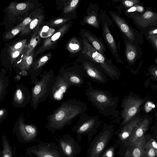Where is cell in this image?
Listing matches in <instances>:
<instances>
[{"label": "cell", "instance_id": "6da1fadb", "mask_svg": "<svg viewBox=\"0 0 157 157\" xmlns=\"http://www.w3.org/2000/svg\"><path fill=\"white\" fill-rule=\"evenodd\" d=\"M86 110L85 103L76 99H69L63 103L46 118V128L52 133L62 129L66 125Z\"/></svg>", "mask_w": 157, "mask_h": 157}, {"label": "cell", "instance_id": "7a4b0ae2", "mask_svg": "<svg viewBox=\"0 0 157 157\" xmlns=\"http://www.w3.org/2000/svg\"><path fill=\"white\" fill-rule=\"evenodd\" d=\"M55 76L52 71L44 72L33 84L31 89V105L34 110L40 103L46 100L49 96L50 86Z\"/></svg>", "mask_w": 157, "mask_h": 157}, {"label": "cell", "instance_id": "3957f363", "mask_svg": "<svg viewBox=\"0 0 157 157\" xmlns=\"http://www.w3.org/2000/svg\"><path fill=\"white\" fill-rule=\"evenodd\" d=\"M83 43V47L82 52L110 76L115 75L116 72L111 60L108 59L105 55H102L96 50L87 40L84 39Z\"/></svg>", "mask_w": 157, "mask_h": 157}, {"label": "cell", "instance_id": "277c9868", "mask_svg": "<svg viewBox=\"0 0 157 157\" xmlns=\"http://www.w3.org/2000/svg\"><path fill=\"white\" fill-rule=\"evenodd\" d=\"M26 154L29 157H63L60 147L55 143L40 142L28 148Z\"/></svg>", "mask_w": 157, "mask_h": 157}, {"label": "cell", "instance_id": "5b68a950", "mask_svg": "<svg viewBox=\"0 0 157 157\" xmlns=\"http://www.w3.org/2000/svg\"><path fill=\"white\" fill-rule=\"evenodd\" d=\"M13 132L19 141L23 143L35 141L38 133L35 125L25 123L23 115L20 116L16 122Z\"/></svg>", "mask_w": 157, "mask_h": 157}, {"label": "cell", "instance_id": "8992f818", "mask_svg": "<svg viewBox=\"0 0 157 157\" xmlns=\"http://www.w3.org/2000/svg\"><path fill=\"white\" fill-rule=\"evenodd\" d=\"M110 15L113 21L120 29L123 37L132 43L137 44L140 43L141 35L140 33L134 29L128 24L127 21L117 13L109 11Z\"/></svg>", "mask_w": 157, "mask_h": 157}, {"label": "cell", "instance_id": "52a82bcc", "mask_svg": "<svg viewBox=\"0 0 157 157\" xmlns=\"http://www.w3.org/2000/svg\"><path fill=\"white\" fill-rule=\"evenodd\" d=\"M112 133L110 130H104L94 138L87 151L88 157H99L110 140Z\"/></svg>", "mask_w": 157, "mask_h": 157}, {"label": "cell", "instance_id": "ba28073f", "mask_svg": "<svg viewBox=\"0 0 157 157\" xmlns=\"http://www.w3.org/2000/svg\"><path fill=\"white\" fill-rule=\"evenodd\" d=\"M95 124L94 119L87 118L84 113L80 115L79 120L72 128V130L76 134L78 142L81 141L83 136L87 134L88 140L90 141L93 134Z\"/></svg>", "mask_w": 157, "mask_h": 157}, {"label": "cell", "instance_id": "9c48e42d", "mask_svg": "<svg viewBox=\"0 0 157 157\" xmlns=\"http://www.w3.org/2000/svg\"><path fill=\"white\" fill-rule=\"evenodd\" d=\"M57 140L65 156L67 157H76L81 151L78 142L69 134H64L59 137Z\"/></svg>", "mask_w": 157, "mask_h": 157}, {"label": "cell", "instance_id": "30bf717a", "mask_svg": "<svg viewBox=\"0 0 157 157\" xmlns=\"http://www.w3.org/2000/svg\"><path fill=\"white\" fill-rule=\"evenodd\" d=\"M70 86L68 81L58 75L55 76L50 89L49 97L52 100L60 101Z\"/></svg>", "mask_w": 157, "mask_h": 157}, {"label": "cell", "instance_id": "8fae6325", "mask_svg": "<svg viewBox=\"0 0 157 157\" xmlns=\"http://www.w3.org/2000/svg\"><path fill=\"white\" fill-rule=\"evenodd\" d=\"M135 23L140 27L147 28L157 24V13L151 10H147L143 13H134L129 15Z\"/></svg>", "mask_w": 157, "mask_h": 157}, {"label": "cell", "instance_id": "7c38bea8", "mask_svg": "<svg viewBox=\"0 0 157 157\" xmlns=\"http://www.w3.org/2000/svg\"><path fill=\"white\" fill-rule=\"evenodd\" d=\"M31 99V94L28 88L22 84L17 85L13 94L12 104L14 107H26Z\"/></svg>", "mask_w": 157, "mask_h": 157}, {"label": "cell", "instance_id": "4fadbf2b", "mask_svg": "<svg viewBox=\"0 0 157 157\" xmlns=\"http://www.w3.org/2000/svg\"><path fill=\"white\" fill-rule=\"evenodd\" d=\"M101 21L102 35L106 44L116 61L119 63H123L119 51L120 48L117 45L110 32L108 23L103 17L101 18Z\"/></svg>", "mask_w": 157, "mask_h": 157}, {"label": "cell", "instance_id": "5bb4252c", "mask_svg": "<svg viewBox=\"0 0 157 157\" xmlns=\"http://www.w3.org/2000/svg\"><path fill=\"white\" fill-rule=\"evenodd\" d=\"M143 103V100L133 98H129L125 101L122 113L123 124L128 122L137 113Z\"/></svg>", "mask_w": 157, "mask_h": 157}, {"label": "cell", "instance_id": "9a60e30c", "mask_svg": "<svg viewBox=\"0 0 157 157\" xmlns=\"http://www.w3.org/2000/svg\"><path fill=\"white\" fill-rule=\"evenodd\" d=\"M125 45V56L127 61L130 63H134L140 57V48L138 45L130 42L124 38Z\"/></svg>", "mask_w": 157, "mask_h": 157}, {"label": "cell", "instance_id": "2e32d148", "mask_svg": "<svg viewBox=\"0 0 157 157\" xmlns=\"http://www.w3.org/2000/svg\"><path fill=\"white\" fill-rule=\"evenodd\" d=\"M59 75L67 80L70 86L80 87L84 82V76L82 73L75 71H67L60 73Z\"/></svg>", "mask_w": 157, "mask_h": 157}, {"label": "cell", "instance_id": "e0dca14e", "mask_svg": "<svg viewBox=\"0 0 157 157\" xmlns=\"http://www.w3.org/2000/svg\"><path fill=\"white\" fill-rule=\"evenodd\" d=\"M149 124V121L147 118L144 119L139 123L128 139V141L130 146L136 140L144 135L147 130Z\"/></svg>", "mask_w": 157, "mask_h": 157}, {"label": "cell", "instance_id": "ac0fdd59", "mask_svg": "<svg viewBox=\"0 0 157 157\" xmlns=\"http://www.w3.org/2000/svg\"><path fill=\"white\" fill-rule=\"evenodd\" d=\"M146 142V137L144 135L131 146L132 148L130 152H128V155L130 157H145L144 151Z\"/></svg>", "mask_w": 157, "mask_h": 157}, {"label": "cell", "instance_id": "d6986e66", "mask_svg": "<svg viewBox=\"0 0 157 157\" xmlns=\"http://www.w3.org/2000/svg\"><path fill=\"white\" fill-rule=\"evenodd\" d=\"M87 39L91 43L92 46L101 54L105 55L104 52L106 49L104 44L101 38H99L88 32L84 33Z\"/></svg>", "mask_w": 157, "mask_h": 157}, {"label": "cell", "instance_id": "ffe728a7", "mask_svg": "<svg viewBox=\"0 0 157 157\" xmlns=\"http://www.w3.org/2000/svg\"><path fill=\"white\" fill-rule=\"evenodd\" d=\"M33 62L32 56L25 54L20 60L16 63L15 65L21 70L20 74L23 76H26L28 74V71L29 70Z\"/></svg>", "mask_w": 157, "mask_h": 157}, {"label": "cell", "instance_id": "44dd1931", "mask_svg": "<svg viewBox=\"0 0 157 157\" xmlns=\"http://www.w3.org/2000/svg\"><path fill=\"white\" fill-rule=\"evenodd\" d=\"M139 117L134 119L126 124L122 128L119 137L121 141L128 140L132 132L140 122Z\"/></svg>", "mask_w": 157, "mask_h": 157}, {"label": "cell", "instance_id": "7402d4cb", "mask_svg": "<svg viewBox=\"0 0 157 157\" xmlns=\"http://www.w3.org/2000/svg\"><path fill=\"white\" fill-rule=\"evenodd\" d=\"M84 71L90 77L103 82V79L99 70L91 63L84 62L83 64Z\"/></svg>", "mask_w": 157, "mask_h": 157}, {"label": "cell", "instance_id": "603a6c76", "mask_svg": "<svg viewBox=\"0 0 157 157\" xmlns=\"http://www.w3.org/2000/svg\"><path fill=\"white\" fill-rule=\"evenodd\" d=\"M5 71H2L0 72V104L2 101L7 93L9 83V76L6 75Z\"/></svg>", "mask_w": 157, "mask_h": 157}, {"label": "cell", "instance_id": "cb8c5ba5", "mask_svg": "<svg viewBox=\"0 0 157 157\" xmlns=\"http://www.w3.org/2000/svg\"><path fill=\"white\" fill-rule=\"evenodd\" d=\"M2 149L0 151V157H13V149L5 135L2 136Z\"/></svg>", "mask_w": 157, "mask_h": 157}, {"label": "cell", "instance_id": "d4e9b609", "mask_svg": "<svg viewBox=\"0 0 157 157\" xmlns=\"http://www.w3.org/2000/svg\"><path fill=\"white\" fill-rule=\"evenodd\" d=\"M65 28L66 27H64L63 28H62L59 31L56 32L53 35L51 38H49L46 40L43 45V49L48 48L53 44L54 41H56L62 35L63 32H64L65 30Z\"/></svg>", "mask_w": 157, "mask_h": 157}, {"label": "cell", "instance_id": "484cf974", "mask_svg": "<svg viewBox=\"0 0 157 157\" xmlns=\"http://www.w3.org/2000/svg\"><path fill=\"white\" fill-rule=\"evenodd\" d=\"M144 155L145 157H157V154L149 140L145 144Z\"/></svg>", "mask_w": 157, "mask_h": 157}, {"label": "cell", "instance_id": "4316f807", "mask_svg": "<svg viewBox=\"0 0 157 157\" xmlns=\"http://www.w3.org/2000/svg\"><path fill=\"white\" fill-rule=\"evenodd\" d=\"M86 22L97 29H99V22L98 15L94 14L88 17L86 19Z\"/></svg>", "mask_w": 157, "mask_h": 157}, {"label": "cell", "instance_id": "83f0119b", "mask_svg": "<svg viewBox=\"0 0 157 157\" xmlns=\"http://www.w3.org/2000/svg\"><path fill=\"white\" fill-rule=\"evenodd\" d=\"M145 8L139 4L136 5L131 8L127 9L125 11V13L126 14L129 15L130 14L138 13H143L144 12Z\"/></svg>", "mask_w": 157, "mask_h": 157}, {"label": "cell", "instance_id": "f1b7e54d", "mask_svg": "<svg viewBox=\"0 0 157 157\" xmlns=\"http://www.w3.org/2000/svg\"><path fill=\"white\" fill-rule=\"evenodd\" d=\"M55 31L54 29L50 28L48 26H44L40 32V35L42 38H47L52 35Z\"/></svg>", "mask_w": 157, "mask_h": 157}, {"label": "cell", "instance_id": "f546056e", "mask_svg": "<svg viewBox=\"0 0 157 157\" xmlns=\"http://www.w3.org/2000/svg\"><path fill=\"white\" fill-rule=\"evenodd\" d=\"M38 39V37L34 36L32 37L27 48L25 49V51L26 52V54L27 55L30 54L33 49L37 44Z\"/></svg>", "mask_w": 157, "mask_h": 157}, {"label": "cell", "instance_id": "4dcf8cb0", "mask_svg": "<svg viewBox=\"0 0 157 157\" xmlns=\"http://www.w3.org/2000/svg\"><path fill=\"white\" fill-rule=\"evenodd\" d=\"M23 28L16 27L7 32L5 35V37L6 39H11L15 36L21 32Z\"/></svg>", "mask_w": 157, "mask_h": 157}, {"label": "cell", "instance_id": "1f68e13d", "mask_svg": "<svg viewBox=\"0 0 157 157\" xmlns=\"http://www.w3.org/2000/svg\"><path fill=\"white\" fill-rule=\"evenodd\" d=\"M39 20L38 18H36L32 21L29 24V27L23 29L21 32V34H23L25 33L28 32L30 30L34 29L39 22Z\"/></svg>", "mask_w": 157, "mask_h": 157}, {"label": "cell", "instance_id": "d6a6232c", "mask_svg": "<svg viewBox=\"0 0 157 157\" xmlns=\"http://www.w3.org/2000/svg\"><path fill=\"white\" fill-rule=\"evenodd\" d=\"M25 47H26L15 51L10 52V58L11 64H12L14 63L16 59L20 56V54L24 51Z\"/></svg>", "mask_w": 157, "mask_h": 157}, {"label": "cell", "instance_id": "836d02e7", "mask_svg": "<svg viewBox=\"0 0 157 157\" xmlns=\"http://www.w3.org/2000/svg\"><path fill=\"white\" fill-rule=\"evenodd\" d=\"M121 4L123 7L128 9L138 4L140 1L138 0H128L121 1Z\"/></svg>", "mask_w": 157, "mask_h": 157}, {"label": "cell", "instance_id": "e575fe53", "mask_svg": "<svg viewBox=\"0 0 157 157\" xmlns=\"http://www.w3.org/2000/svg\"><path fill=\"white\" fill-rule=\"evenodd\" d=\"M26 40H24L18 42L10 47L9 50L10 52L14 51L19 50L25 47Z\"/></svg>", "mask_w": 157, "mask_h": 157}, {"label": "cell", "instance_id": "d590c367", "mask_svg": "<svg viewBox=\"0 0 157 157\" xmlns=\"http://www.w3.org/2000/svg\"><path fill=\"white\" fill-rule=\"evenodd\" d=\"M78 2V0L72 1L69 5L65 8L64 10V13H67L71 12L75 8Z\"/></svg>", "mask_w": 157, "mask_h": 157}, {"label": "cell", "instance_id": "8d00e7d4", "mask_svg": "<svg viewBox=\"0 0 157 157\" xmlns=\"http://www.w3.org/2000/svg\"><path fill=\"white\" fill-rule=\"evenodd\" d=\"M147 39L151 42L156 51L157 50V35L152 36L148 35Z\"/></svg>", "mask_w": 157, "mask_h": 157}, {"label": "cell", "instance_id": "74e56055", "mask_svg": "<svg viewBox=\"0 0 157 157\" xmlns=\"http://www.w3.org/2000/svg\"><path fill=\"white\" fill-rule=\"evenodd\" d=\"M101 157H114V148L111 147L107 149Z\"/></svg>", "mask_w": 157, "mask_h": 157}, {"label": "cell", "instance_id": "f35d334b", "mask_svg": "<svg viewBox=\"0 0 157 157\" xmlns=\"http://www.w3.org/2000/svg\"><path fill=\"white\" fill-rule=\"evenodd\" d=\"M8 114L7 109L4 108L0 109V124L6 118Z\"/></svg>", "mask_w": 157, "mask_h": 157}, {"label": "cell", "instance_id": "ab89813d", "mask_svg": "<svg viewBox=\"0 0 157 157\" xmlns=\"http://www.w3.org/2000/svg\"><path fill=\"white\" fill-rule=\"evenodd\" d=\"M31 21V19L30 17H28L25 19L22 22L17 25L16 27L24 28L29 24Z\"/></svg>", "mask_w": 157, "mask_h": 157}, {"label": "cell", "instance_id": "60d3db41", "mask_svg": "<svg viewBox=\"0 0 157 157\" xmlns=\"http://www.w3.org/2000/svg\"><path fill=\"white\" fill-rule=\"evenodd\" d=\"M153 103L151 101H148L144 105L145 110L146 113L150 112L152 109V105Z\"/></svg>", "mask_w": 157, "mask_h": 157}, {"label": "cell", "instance_id": "b9f144b4", "mask_svg": "<svg viewBox=\"0 0 157 157\" xmlns=\"http://www.w3.org/2000/svg\"><path fill=\"white\" fill-rule=\"evenodd\" d=\"M152 146L153 148L154 149L156 154H157V144L155 140L152 138H150L148 140Z\"/></svg>", "mask_w": 157, "mask_h": 157}, {"label": "cell", "instance_id": "7bdbcfd3", "mask_svg": "<svg viewBox=\"0 0 157 157\" xmlns=\"http://www.w3.org/2000/svg\"><path fill=\"white\" fill-rule=\"evenodd\" d=\"M147 36L157 35V27H153L149 30L147 32Z\"/></svg>", "mask_w": 157, "mask_h": 157}, {"label": "cell", "instance_id": "ee69618b", "mask_svg": "<svg viewBox=\"0 0 157 157\" xmlns=\"http://www.w3.org/2000/svg\"><path fill=\"white\" fill-rule=\"evenodd\" d=\"M27 6V5L25 3H20L18 4L16 6V8L18 10H23L25 9Z\"/></svg>", "mask_w": 157, "mask_h": 157}, {"label": "cell", "instance_id": "f6af8a7d", "mask_svg": "<svg viewBox=\"0 0 157 157\" xmlns=\"http://www.w3.org/2000/svg\"><path fill=\"white\" fill-rule=\"evenodd\" d=\"M69 48L73 50H77L79 48V45L76 44L71 43L69 44Z\"/></svg>", "mask_w": 157, "mask_h": 157}, {"label": "cell", "instance_id": "bcb514c9", "mask_svg": "<svg viewBox=\"0 0 157 157\" xmlns=\"http://www.w3.org/2000/svg\"><path fill=\"white\" fill-rule=\"evenodd\" d=\"M151 74L153 75L156 78L157 76V69L156 68H152L151 70Z\"/></svg>", "mask_w": 157, "mask_h": 157}, {"label": "cell", "instance_id": "7dc6e473", "mask_svg": "<svg viewBox=\"0 0 157 157\" xmlns=\"http://www.w3.org/2000/svg\"><path fill=\"white\" fill-rule=\"evenodd\" d=\"M63 21V19H59L54 21V23L56 25H58Z\"/></svg>", "mask_w": 157, "mask_h": 157}, {"label": "cell", "instance_id": "c3c4849f", "mask_svg": "<svg viewBox=\"0 0 157 157\" xmlns=\"http://www.w3.org/2000/svg\"><path fill=\"white\" fill-rule=\"evenodd\" d=\"M20 157H25V156H24L22 155H20Z\"/></svg>", "mask_w": 157, "mask_h": 157}]
</instances>
